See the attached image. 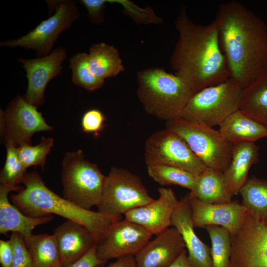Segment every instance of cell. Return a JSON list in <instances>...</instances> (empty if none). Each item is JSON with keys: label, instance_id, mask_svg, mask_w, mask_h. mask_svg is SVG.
I'll return each instance as SVG.
<instances>
[{"label": "cell", "instance_id": "obj_1", "mask_svg": "<svg viewBox=\"0 0 267 267\" xmlns=\"http://www.w3.org/2000/svg\"><path fill=\"white\" fill-rule=\"evenodd\" d=\"M214 20L229 78L244 89L267 69V25L237 1L220 4Z\"/></svg>", "mask_w": 267, "mask_h": 267}, {"label": "cell", "instance_id": "obj_2", "mask_svg": "<svg viewBox=\"0 0 267 267\" xmlns=\"http://www.w3.org/2000/svg\"><path fill=\"white\" fill-rule=\"evenodd\" d=\"M175 27L178 38L170 59L175 74L196 92L229 79L225 56L220 44L215 20L202 25L181 8Z\"/></svg>", "mask_w": 267, "mask_h": 267}, {"label": "cell", "instance_id": "obj_3", "mask_svg": "<svg viewBox=\"0 0 267 267\" xmlns=\"http://www.w3.org/2000/svg\"><path fill=\"white\" fill-rule=\"evenodd\" d=\"M22 184L20 191L11 194L10 200L23 214L33 218L55 214L76 222L91 232L97 243L108 228L120 220L121 216H108L87 210L60 197L47 187L37 172L27 173Z\"/></svg>", "mask_w": 267, "mask_h": 267}, {"label": "cell", "instance_id": "obj_4", "mask_svg": "<svg viewBox=\"0 0 267 267\" xmlns=\"http://www.w3.org/2000/svg\"><path fill=\"white\" fill-rule=\"evenodd\" d=\"M138 98L147 113L167 122L181 117L195 93L175 74L158 67L137 73Z\"/></svg>", "mask_w": 267, "mask_h": 267}, {"label": "cell", "instance_id": "obj_5", "mask_svg": "<svg viewBox=\"0 0 267 267\" xmlns=\"http://www.w3.org/2000/svg\"><path fill=\"white\" fill-rule=\"evenodd\" d=\"M243 89L229 78L217 85L196 92L186 105L181 118L213 128L219 126L234 112L239 110Z\"/></svg>", "mask_w": 267, "mask_h": 267}, {"label": "cell", "instance_id": "obj_6", "mask_svg": "<svg viewBox=\"0 0 267 267\" xmlns=\"http://www.w3.org/2000/svg\"><path fill=\"white\" fill-rule=\"evenodd\" d=\"M106 178L96 165L85 159L81 150L66 154L61 172L64 198L87 210L97 207Z\"/></svg>", "mask_w": 267, "mask_h": 267}, {"label": "cell", "instance_id": "obj_7", "mask_svg": "<svg viewBox=\"0 0 267 267\" xmlns=\"http://www.w3.org/2000/svg\"><path fill=\"white\" fill-rule=\"evenodd\" d=\"M166 127L179 134L207 168L223 172L231 161L233 144L219 130L181 118L167 122Z\"/></svg>", "mask_w": 267, "mask_h": 267}, {"label": "cell", "instance_id": "obj_8", "mask_svg": "<svg viewBox=\"0 0 267 267\" xmlns=\"http://www.w3.org/2000/svg\"><path fill=\"white\" fill-rule=\"evenodd\" d=\"M154 199L141 178L127 170L113 167L106 176L98 212L108 216H121Z\"/></svg>", "mask_w": 267, "mask_h": 267}, {"label": "cell", "instance_id": "obj_9", "mask_svg": "<svg viewBox=\"0 0 267 267\" xmlns=\"http://www.w3.org/2000/svg\"><path fill=\"white\" fill-rule=\"evenodd\" d=\"M50 9L54 12L41 21L26 35L14 40L1 42L0 46L21 47L33 49L40 57L50 53L59 35L69 28L78 18L80 13L75 1L71 0L47 1Z\"/></svg>", "mask_w": 267, "mask_h": 267}, {"label": "cell", "instance_id": "obj_10", "mask_svg": "<svg viewBox=\"0 0 267 267\" xmlns=\"http://www.w3.org/2000/svg\"><path fill=\"white\" fill-rule=\"evenodd\" d=\"M144 158L147 166L166 165L185 170L196 177L206 167L179 134L166 128L146 139Z\"/></svg>", "mask_w": 267, "mask_h": 267}, {"label": "cell", "instance_id": "obj_11", "mask_svg": "<svg viewBox=\"0 0 267 267\" xmlns=\"http://www.w3.org/2000/svg\"><path fill=\"white\" fill-rule=\"evenodd\" d=\"M37 108L24 96H18L10 101L5 110H0V134L5 144L18 147L31 144L34 134L52 129Z\"/></svg>", "mask_w": 267, "mask_h": 267}, {"label": "cell", "instance_id": "obj_12", "mask_svg": "<svg viewBox=\"0 0 267 267\" xmlns=\"http://www.w3.org/2000/svg\"><path fill=\"white\" fill-rule=\"evenodd\" d=\"M229 267H267V225L249 213L231 234Z\"/></svg>", "mask_w": 267, "mask_h": 267}, {"label": "cell", "instance_id": "obj_13", "mask_svg": "<svg viewBox=\"0 0 267 267\" xmlns=\"http://www.w3.org/2000/svg\"><path fill=\"white\" fill-rule=\"evenodd\" d=\"M152 235L140 225L127 220L112 224L96 246L97 258L109 259L135 255Z\"/></svg>", "mask_w": 267, "mask_h": 267}, {"label": "cell", "instance_id": "obj_14", "mask_svg": "<svg viewBox=\"0 0 267 267\" xmlns=\"http://www.w3.org/2000/svg\"><path fill=\"white\" fill-rule=\"evenodd\" d=\"M66 57V49L59 47L43 57L17 59L26 72L28 88L24 97L28 102L38 107L44 102L46 87L52 79L61 73L62 64Z\"/></svg>", "mask_w": 267, "mask_h": 267}, {"label": "cell", "instance_id": "obj_15", "mask_svg": "<svg viewBox=\"0 0 267 267\" xmlns=\"http://www.w3.org/2000/svg\"><path fill=\"white\" fill-rule=\"evenodd\" d=\"M187 195L194 227L219 225L225 228L232 234L239 229L248 214L236 200L227 203L210 204Z\"/></svg>", "mask_w": 267, "mask_h": 267}, {"label": "cell", "instance_id": "obj_16", "mask_svg": "<svg viewBox=\"0 0 267 267\" xmlns=\"http://www.w3.org/2000/svg\"><path fill=\"white\" fill-rule=\"evenodd\" d=\"M159 198L125 214V219L137 223L152 235H156L171 225L172 217L178 203L171 188L158 189Z\"/></svg>", "mask_w": 267, "mask_h": 267}, {"label": "cell", "instance_id": "obj_17", "mask_svg": "<svg viewBox=\"0 0 267 267\" xmlns=\"http://www.w3.org/2000/svg\"><path fill=\"white\" fill-rule=\"evenodd\" d=\"M155 236L134 255L137 267H169L186 249L180 234L175 227Z\"/></svg>", "mask_w": 267, "mask_h": 267}, {"label": "cell", "instance_id": "obj_18", "mask_svg": "<svg viewBox=\"0 0 267 267\" xmlns=\"http://www.w3.org/2000/svg\"><path fill=\"white\" fill-rule=\"evenodd\" d=\"M171 225L178 229L183 239L191 267H213L211 248L194 232L187 195L179 200L172 217Z\"/></svg>", "mask_w": 267, "mask_h": 267}, {"label": "cell", "instance_id": "obj_19", "mask_svg": "<svg viewBox=\"0 0 267 267\" xmlns=\"http://www.w3.org/2000/svg\"><path fill=\"white\" fill-rule=\"evenodd\" d=\"M55 239L63 267L74 263L97 244V240L84 225L67 220L55 228Z\"/></svg>", "mask_w": 267, "mask_h": 267}, {"label": "cell", "instance_id": "obj_20", "mask_svg": "<svg viewBox=\"0 0 267 267\" xmlns=\"http://www.w3.org/2000/svg\"><path fill=\"white\" fill-rule=\"evenodd\" d=\"M10 191H12L10 188L0 185V233H18L26 240L36 226L49 222L53 216L33 218L26 216L10 202L8 194Z\"/></svg>", "mask_w": 267, "mask_h": 267}, {"label": "cell", "instance_id": "obj_21", "mask_svg": "<svg viewBox=\"0 0 267 267\" xmlns=\"http://www.w3.org/2000/svg\"><path fill=\"white\" fill-rule=\"evenodd\" d=\"M259 148L255 142L237 143L233 144L230 164L223 173L230 192L238 195L248 179L251 166L259 160Z\"/></svg>", "mask_w": 267, "mask_h": 267}, {"label": "cell", "instance_id": "obj_22", "mask_svg": "<svg viewBox=\"0 0 267 267\" xmlns=\"http://www.w3.org/2000/svg\"><path fill=\"white\" fill-rule=\"evenodd\" d=\"M229 142H255L267 137V129L241 111L234 112L220 125L218 130Z\"/></svg>", "mask_w": 267, "mask_h": 267}, {"label": "cell", "instance_id": "obj_23", "mask_svg": "<svg viewBox=\"0 0 267 267\" xmlns=\"http://www.w3.org/2000/svg\"><path fill=\"white\" fill-rule=\"evenodd\" d=\"M188 194L210 204L229 203L233 196L228 188L223 173L207 167L196 177L195 187Z\"/></svg>", "mask_w": 267, "mask_h": 267}, {"label": "cell", "instance_id": "obj_24", "mask_svg": "<svg viewBox=\"0 0 267 267\" xmlns=\"http://www.w3.org/2000/svg\"><path fill=\"white\" fill-rule=\"evenodd\" d=\"M88 58L91 73L103 80L115 77L125 69L117 49L103 42L90 47Z\"/></svg>", "mask_w": 267, "mask_h": 267}, {"label": "cell", "instance_id": "obj_25", "mask_svg": "<svg viewBox=\"0 0 267 267\" xmlns=\"http://www.w3.org/2000/svg\"><path fill=\"white\" fill-rule=\"evenodd\" d=\"M239 110L267 129V69L243 89Z\"/></svg>", "mask_w": 267, "mask_h": 267}, {"label": "cell", "instance_id": "obj_26", "mask_svg": "<svg viewBox=\"0 0 267 267\" xmlns=\"http://www.w3.org/2000/svg\"><path fill=\"white\" fill-rule=\"evenodd\" d=\"M25 242L31 257L32 267H63L53 234H32Z\"/></svg>", "mask_w": 267, "mask_h": 267}, {"label": "cell", "instance_id": "obj_27", "mask_svg": "<svg viewBox=\"0 0 267 267\" xmlns=\"http://www.w3.org/2000/svg\"><path fill=\"white\" fill-rule=\"evenodd\" d=\"M241 204L256 219L267 218V180L252 176L240 190Z\"/></svg>", "mask_w": 267, "mask_h": 267}, {"label": "cell", "instance_id": "obj_28", "mask_svg": "<svg viewBox=\"0 0 267 267\" xmlns=\"http://www.w3.org/2000/svg\"><path fill=\"white\" fill-rule=\"evenodd\" d=\"M149 176L163 186L171 185L181 186L193 191L196 177L189 172L172 166L153 165L147 166Z\"/></svg>", "mask_w": 267, "mask_h": 267}, {"label": "cell", "instance_id": "obj_29", "mask_svg": "<svg viewBox=\"0 0 267 267\" xmlns=\"http://www.w3.org/2000/svg\"><path fill=\"white\" fill-rule=\"evenodd\" d=\"M204 228L211 240V256L213 267H229L231 253L230 232L219 225H211Z\"/></svg>", "mask_w": 267, "mask_h": 267}, {"label": "cell", "instance_id": "obj_30", "mask_svg": "<svg viewBox=\"0 0 267 267\" xmlns=\"http://www.w3.org/2000/svg\"><path fill=\"white\" fill-rule=\"evenodd\" d=\"M6 157L4 166L0 173V185L8 187L12 191L18 192L22 188L26 174L25 169L19 158L18 147L11 144H5Z\"/></svg>", "mask_w": 267, "mask_h": 267}, {"label": "cell", "instance_id": "obj_31", "mask_svg": "<svg viewBox=\"0 0 267 267\" xmlns=\"http://www.w3.org/2000/svg\"><path fill=\"white\" fill-rule=\"evenodd\" d=\"M70 68L72 70L73 83L84 89L93 91L102 87L105 80L95 77L90 71L88 53H78L70 59Z\"/></svg>", "mask_w": 267, "mask_h": 267}, {"label": "cell", "instance_id": "obj_32", "mask_svg": "<svg viewBox=\"0 0 267 267\" xmlns=\"http://www.w3.org/2000/svg\"><path fill=\"white\" fill-rule=\"evenodd\" d=\"M53 144V138L43 136L40 142L36 145L24 144L19 146V156L24 167L27 169L31 166H40L44 169L46 157Z\"/></svg>", "mask_w": 267, "mask_h": 267}, {"label": "cell", "instance_id": "obj_33", "mask_svg": "<svg viewBox=\"0 0 267 267\" xmlns=\"http://www.w3.org/2000/svg\"><path fill=\"white\" fill-rule=\"evenodd\" d=\"M107 1L121 5L124 13L137 24L159 25L163 23V19L157 16L151 7L142 8L129 0H107Z\"/></svg>", "mask_w": 267, "mask_h": 267}, {"label": "cell", "instance_id": "obj_34", "mask_svg": "<svg viewBox=\"0 0 267 267\" xmlns=\"http://www.w3.org/2000/svg\"><path fill=\"white\" fill-rule=\"evenodd\" d=\"M9 241L13 249L10 267H32V260L24 237L19 233L12 232Z\"/></svg>", "mask_w": 267, "mask_h": 267}, {"label": "cell", "instance_id": "obj_35", "mask_svg": "<svg viewBox=\"0 0 267 267\" xmlns=\"http://www.w3.org/2000/svg\"><path fill=\"white\" fill-rule=\"evenodd\" d=\"M105 117L103 113L97 109H91L85 113L82 118L81 125L83 132L93 134L96 136L104 127Z\"/></svg>", "mask_w": 267, "mask_h": 267}, {"label": "cell", "instance_id": "obj_36", "mask_svg": "<svg viewBox=\"0 0 267 267\" xmlns=\"http://www.w3.org/2000/svg\"><path fill=\"white\" fill-rule=\"evenodd\" d=\"M79 2L87 10L89 19L93 23L99 25L104 19V9L107 0H80Z\"/></svg>", "mask_w": 267, "mask_h": 267}, {"label": "cell", "instance_id": "obj_37", "mask_svg": "<svg viewBox=\"0 0 267 267\" xmlns=\"http://www.w3.org/2000/svg\"><path fill=\"white\" fill-rule=\"evenodd\" d=\"M96 246L78 260L66 267H95L99 265H103L106 262L100 261L97 258L96 254Z\"/></svg>", "mask_w": 267, "mask_h": 267}, {"label": "cell", "instance_id": "obj_38", "mask_svg": "<svg viewBox=\"0 0 267 267\" xmlns=\"http://www.w3.org/2000/svg\"><path fill=\"white\" fill-rule=\"evenodd\" d=\"M12 257L13 249L9 240H0V263L1 267H10Z\"/></svg>", "mask_w": 267, "mask_h": 267}, {"label": "cell", "instance_id": "obj_39", "mask_svg": "<svg viewBox=\"0 0 267 267\" xmlns=\"http://www.w3.org/2000/svg\"><path fill=\"white\" fill-rule=\"evenodd\" d=\"M99 265L95 267H104ZM105 267H137L134 255H129L117 258V260Z\"/></svg>", "mask_w": 267, "mask_h": 267}, {"label": "cell", "instance_id": "obj_40", "mask_svg": "<svg viewBox=\"0 0 267 267\" xmlns=\"http://www.w3.org/2000/svg\"><path fill=\"white\" fill-rule=\"evenodd\" d=\"M169 267H192L188 260L186 249L184 250Z\"/></svg>", "mask_w": 267, "mask_h": 267}, {"label": "cell", "instance_id": "obj_41", "mask_svg": "<svg viewBox=\"0 0 267 267\" xmlns=\"http://www.w3.org/2000/svg\"><path fill=\"white\" fill-rule=\"evenodd\" d=\"M265 223L267 224V218L266 219V220H265Z\"/></svg>", "mask_w": 267, "mask_h": 267}]
</instances>
